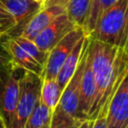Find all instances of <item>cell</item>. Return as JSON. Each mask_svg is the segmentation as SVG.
I'll use <instances>...</instances> for the list:
<instances>
[{
	"label": "cell",
	"mask_w": 128,
	"mask_h": 128,
	"mask_svg": "<svg viewBox=\"0 0 128 128\" xmlns=\"http://www.w3.org/2000/svg\"><path fill=\"white\" fill-rule=\"evenodd\" d=\"M92 0H69L65 13L67 17L76 25L83 29Z\"/></svg>",
	"instance_id": "cell-16"
},
{
	"label": "cell",
	"mask_w": 128,
	"mask_h": 128,
	"mask_svg": "<svg viewBox=\"0 0 128 128\" xmlns=\"http://www.w3.org/2000/svg\"><path fill=\"white\" fill-rule=\"evenodd\" d=\"M0 2L14 18L16 29L21 28V30L28 20L41 8V5L34 0H0Z\"/></svg>",
	"instance_id": "cell-13"
},
{
	"label": "cell",
	"mask_w": 128,
	"mask_h": 128,
	"mask_svg": "<svg viewBox=\"0 0 128 128\" xmlns=\"http://www.w3.org/2000/svg\"><path fill=\"white\" fill-rule=\"evenodd\" d=\"M65 13V8L59 5H51L41 7L24 25L20 32V36L32 40L57 16Z\"/></svg>",
	"instance_id": "cell-10"
},
{
	"label": "cell",
	"mask_w": 128,
	"mask_h": 128,
	"mask_svg": "<svg viewBox=\"0 0 128 128\" xmlns=\"http://www.w3.org/2000/svg\"><path fill=\"white\" fill-rule=\"evenodd\" d=\"M34 1H36L37 3H39L40 5H42V4H43V3H44V2L46 1V0H34Z\"/></svg>",
	"instance_id": "cell-24"
},
{
	"label": "cell",
	"mask_w": 128,
	"mask_h": 128,
	"mask_svg": "<svg viewBox=\"0 0 128 128\" xmlns=\"http://www.w3.org/2000/svg\"><path fill=\"white\" fill-rule=\"evenodd\" d=\"M89 56L96 85V95L88 119L105 116L109 101L121 82L128 74L127 49L108 45L90 38Z\"/></svg>",
	"instance_id": "cell-1"
},
{
	"label": "cell",
	"mask_w": 128,
	"mask_h": 128,
	"mask_svg": "<svg viewBox=\"0 0 128 128\" xmlns=\"http://www.w3.org/2000/svg\"><path fill=\"white\" fill-rule=\"evenodd\" d=\"M62 90L59 87L56 79L42 78V84L40 89V101L52 112L57 107Z\"/></svg>",
	"instance_id": "cell-15"
},
{
	"label": "cell",
	"mask_w": 128,
	"mask_h": 128,
	"mask_svg": "<svg viewBox=\"0 0 128 128\" xmlns=\"http://www.w3.org/2000/svg\"><path fill=\"white\" fill-rule=\"evenodd\" d=\"M95 95H96V85L91 68L89 47H88V54L80 80V94H79V102H78V110H77L78 118L88 119L89 112L92 108L95 99Z\"/></svg>",
	"instance_id": "cell-9"
},
{
	"label": "cell",
	"mask_w": 128,
	"mask_h": 128,
	"mask_svg": "<svg viewBox=\"0 0 128 128\" xmlns=\"http://www.w3.org/2000/svg\"><path fill=\"white\" fill-rule=\"evenodd\" d=\"M106 128L128 127V74L113 93L105 115Z\"/></svg>",
	"instance_id": "cell-6"
},
{
	"label": "cell",
	"mask_w": 128,
	"mask_h": 128,
	"mask_svg": "<svg viewBox=\"0 0 128 128\" xmlns=\"http://www.w3.org/2000/svg\"><path fill=\"white\" fill-rule=\"evenodd\" d=\"M92 120L68 115L58 107L52 113L50 128H90Z\"/></svg>",
	"instance_id": "cell-14"
},
{
	"label": "cell",
	"mask_w": 128,
	"mask_h": 128,
	"mask_svg": "<svg viewBox=\"0 0 128 128\" xmlns=\"http://www.w3.org/2000/svg\"><path fill=\"white\" fill-rule=\"evenodd\" d=\"M16 27L14 18L0 2V39L6 36L10 37L11 33L16 30Z\"/></svg>",
	"instance_id": "cell-20"
},
{
	"label": "cell",
	"mask_w": 128,
	"mask_h": 128,
	"mask_svg": "<svg viewBox=\"0 0 128 128\" xmlns=\"http://www.w3.org/2000/svg\"><path fill=\"white\" fill-rule=\"evenodd\" d=\"M90 42V39H89ZM89 42L87 43L85 50L81 56V59L79 61V64L77 66V69L71 79L68 81L64 89L62 90L61 97L59 100V103L57 107L67 113L68 115L77 117V110H78V102H79V94H80V80L82 71L85 65V61L88 54V47Z\"/></svg>",
	"instance_id": "cell-7"
},
{
	"label": "cell",
	"mask_w": 128,
	"mask_h": 128,
	"mask_svg": "<svg viewBox=\"0 0 128 128\" xmlns=\"http://www.w3.org/2000/svg\"><path fill=\"white\" fill-rule=\"evenodd\" d=\"M77 27L66 15L63 13L57 16L48 26H46L34 39V43L43 52H48L61 38L68 32Z\"/></svg>",
	"instance_id": "cell-8"
},
{
	"label": "cell",
	"mask_w": 128,
	"mask_h": 128,
	"mask_svg": "<svg viewBox=\"0 0 128 128\" xmlns=\"http://www.w3.org/2000/svg\"><path fill=\"white\" fill-rule=\"evenodd\" d=\"M84 30L77 26L70 32H68L63 38H61L48 52L46 62L44 65L42 78L56 79V76L62 66L64 60L72 51L77 42L85 36Z\"/></svg>",
	"instance_id": "cell-5"
},
{
	"label": "cell",
	"mask_w": 128,
	"mask_h": 128,
	"mask_svg": "<svg viewBox=\"0 0 128 128\" xmlns=\"http://www.w3.org/2000/svg\"><path fill=\"white\" fill-rule=\"evenodd\" d=\"M14 39V41L33 59L35 60L38 64H40L43 68L46 62V57H47V53L43 52L42 50H40L38 48V46L34 43V41L29 40L27 38H24L20 35H16L12 37Z\"/></svg>",
	"instance_id": "cell-19"
},
{
	"label": "cell",
	"mask_w": 128,
	"mask_h": 128,
	"mask_svg": "<svg viewBox=\"0 0 128 128\" xmlns=\"http://www.w3.org/2000/svg\"><path fill=\"white\" fill-rule=\"evenodd\" d=\"M126 128H128V127H126Z\"/></svg>",
	"instance_id": "cell-25"
},
{
	"label": "cell",
	"mask_w": 128,
	"mask_h": 128,
	"mask_svg": "<svg viewBox=\"0 0 128 128\" xmlns=\"http://www.w3.org/2000/svg\"><path fill=\"white\" fill-rule=\"evenodd\" d=\"M23 73L13 62L0 69V117L6 128H10L13 119Z\"/></svg>",
	"instance_id": "cell-3"
},
{
	"label": "cell",
	"mask_w": 128,
	"mask_h": 128,
	"mask_svg": "<svg viewBox=\"0 0 128 128\" xmlns=\"http://www.w3.org/2000/svg\"><path fill=\"white\" fill-rule=\"evenodd\" d=\"M128 0H119L98 19L91 39L127 49L128 46Z\"/></svg>",
	"instance_id": "cell-2"
},
{
	"label": "cell",
	"mask_w": 128,
	"mask_h": 128,
	"mask_svg": "<svg viewBox=\"0 0 128 128\" xmlns=\"http://www.w3.org/2000/svg\"><path fill=\"white\" fill-rule=\"evenodd\" d=\"M11 62H12V61H11L9 55L7 54V52L4 50V48H3L2 45L0 44V69L6 67V66L9 65Z\"/></svg>",
	"instance_id": "cell-21"
},
{
	"label": "cell",
	"mask_w": 128,
	"mask_h": 128,
	"mask_svg": "<svg viewBox=\"0 0 128 128\" xmlns=\"http://www.w3.org/2000/svg\"><path fill=\"white\" fill-rule=\"evenodd\" d=\"M90 128H106V119L105 116H100L92 120Z\"/></svg>",
	"instance_id": "cell-22"
},
{
	"label": "cell",
	"mask_w": 128,
	"mask_h": 128,
	"mask_svg": "<svg viewBox=\"0 0 128 128\" xmlns=\"http://www.w3.org/2000/svg\"><path fill=\"white\" fill-rule=\"evenodd\" d=\"M69 0H46L42 5L41 7H45V6H51V5H59V6H62V7H66L67 3H68Z\"/></svg>",
	"instance_id": "cell-23"
},
{
	"label": "cell",
	"mask_w": 128,
	"mask_h": 128,
	"mask_svg": "<svg viewBox=\"0 0 128 128\" xmlns=\"http://www.w3.org/2000/svg\"><path fill=\"white\" fill-rule=\"evenodd\" d=\"M4 50L9 55L11 61L18 66L19 68L23 69L24 71L31 72L33 74H36L40 77L43 75L44 68L38 64L35 60H33L15 41L12 37H8L6 40L2 41L0 43Z\"/></svg>",
	"instance_id": "cell-11"
},
{
	"label": "cell",
	"mask_w": 128,
	"mask_h": 128,
	"mask_svg": "<svg viewBox=\"0 0 128 128\" xmlns=\"http://www.w3.org/2000/svg\"><path fill=\"white\" fill-rule=\"evenodd\" d=\"M89 39H90V37L88 35L83 36L77 42V44L74 46V48L69 53V55L66 57L62 66L60 67V70L56 76V81H57L59 87L61 88V90L64 89V87L66 86L68 81L71 79V77L75 73L77 66L79 64V61L81 59V56L85 50V47H86L87 43L89 42Z\"/></svg>",
	"instance_id": "cell-12"
},
{
	"label": "cell",
	"mask_w": 128,
	"mask_h": 128,
	"mask_svg": "<svg viewBox=\"0 0 128 128\" xmlns=\"http://www.w3.org/2000/svg\"><path fill=\"white\" fill-rule=\"evenodd\" d=\"M42 77L24 71L20 81V91L10 128H23L28 117L40 99Z\"/></svg>",
	"instance_id": "cell-4"
},
{
	"label": "cell",
	"mask_w": 128,
	"mask_h": 128,
	"mask_svg": "<svg viewBox=\"0 0 128 128\" xmlns=\"http://www.w3.org/2000/svg\"><path fill=\"white\" fill-rule=\"evenodd\" d=\"M52 113L53 112L39 100L23 128H50Z\"/></svg>",
	"instance_id": "cell-18"
},
{
	"label": "cell",
	"mask_w": 128,
	"mask_h": 128,
	"mask_svg": "<svg viewBox=\"0 0 128 128\" xmlns=\"http://www.w3.org/2000/svg\"><path fill=\"white\" fill-rule=\"evenodd\" d=\"M118 1L119 0H92L85 24L83 26V30L86 35L89 36L91 34L101 15Z\"/></svg>",
	"instance_id": "cell-17"
}]
</instances>
